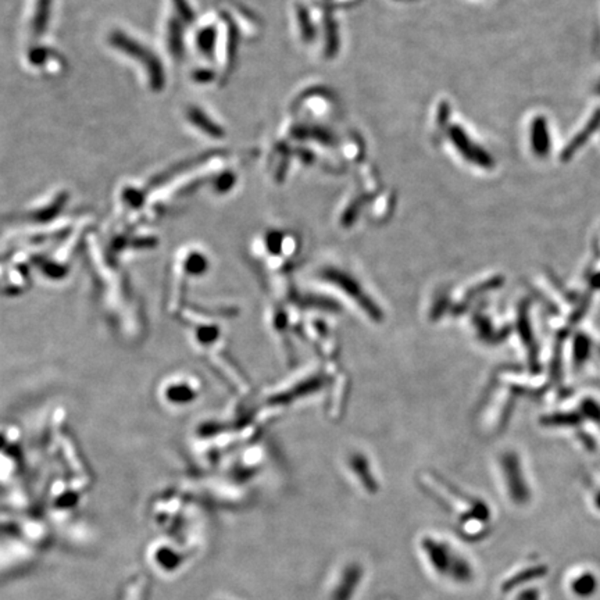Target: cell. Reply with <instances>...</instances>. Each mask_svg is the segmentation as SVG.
Returning <instances> with one entry per match:
<instances>
[{
  "label": "cell",
  "instance_id": "obj_1",
  "mask_svg": "<svg viewBox=\"0 0 600 600\" xmlns=\"http://www.w3.org/2000/svg\"><path fill=\"white\" fill-rule=\"evenodd\" d=\"M339 578L340 579L331 596V600H350L361 582L362 568L357 562L349 564Z\"/></svg>",
  "mask_w": 600,
  "mask_h": 600
}]
</instances>
